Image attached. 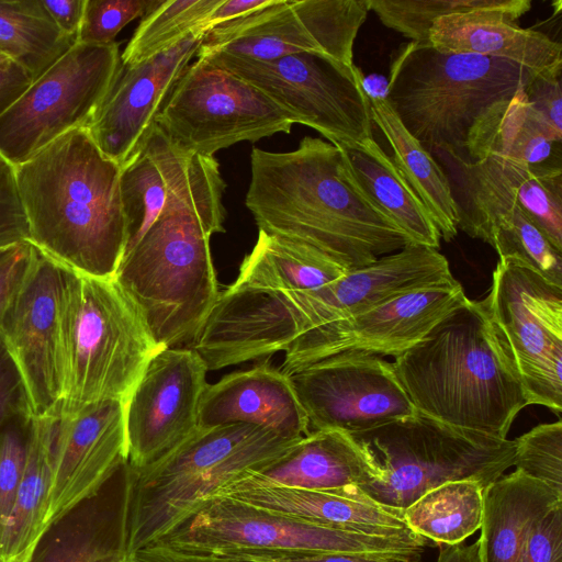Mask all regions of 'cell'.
Masks as SVG:
<instances>
[{"label":"cell","instance_id":"1","mask_svg":"<svg viewBox=\"0 0 562 562\" xmlns=\"http://www.w3.org/2000/svg\"><path fill=\"white\" fill-rule=\"evenodd\" d=\"M259 231L304 244L347 270L414 244L346 180L337 146L303 137L284 153L252 148L245 200Z\"/></svg>","mask_w":562,"mask_h":562},{"label":"cell","instance_id":"2","mask_svg":"<svg viewBox=\"0 0 562 562\" xmlns=\"http://www.w3.org/2000/svg\"><path fill=\"white\" fill-rule=\"evenodd\" d=\"M15 172L27 241L79 273L113 278L128 241L121 166L87 127L60 136Z\"/></svg>","mask_w":562,"mask_h":562},{"label":"cell","instance_id":"3","mask_svg":"<svg viewBox=\"0 0 562 562\" xmlns=\"http://www.w3.org/2000/svg\"><path fill=\"white\" fill-rule=\"evenodd\" d=\"M392 364L416 411L452 426L506 439L529 405L484 300L467 299Z\"/></svg>","mask_w":562,"mask_h":562},{"label":"cell","instance_id":"4","mask_svg":"<svg viewBox=\"0 0 562 562\" xmlns=\"http://www.w3.org/2000/svg\"><path fill=\"white\" fill-rule=\"evenodd\" d=\"M299 439L246 424L198 427L156 462L126 463L120 527L127 557L171 531L221 486L281 458Z\"/></svg>","mask_w":562,"mask_h":562},{"label":"cell","instance_id":"5","mask_svg":"<svg viewBox=\"0 0 562 562\" xmlns=\"http://www.w3.org/2000/svg\"><path fill=\"white\" fill-rule=\"evenodd\" d=\"M348 435L371 476L359 487L337 491L401 515L431 488L459 480L486 487L515 462L514 440L452 426L418 411Z\"/></svg>","mask_w":562,"mask_h":562},{"label":"cell","instance_id":"6","mask_svg":"<svg viewBox=\"0 0 562 562\" xmlns=\"http://www.w3.org/2000/svg\"><path fill=\"white\" fill-rule=\"evenodd\" d=\"M224 223L192 209L166 210L128 248L115 280L160 347L189 344L220 294L210 238Z\"/></svg>","mask_w":562,"mask_h":562},{"label":"cell","instance_id":"7","mask_svg":"<svg viewBox=\"0 0 562 562\" xmlns=\"http://www.w3.org/2000/svg\"><path fill=\"white\" fill-rule=\"evenodd\" d=\"M537 76L505 59L409 42L391 60L387 101L426 150L443 149L468 160L467 138L476 117Z\"/></svg>","mask_w":562,"mask_h":562},{"label":"cell","instance_id":"8","mask_svg":"<svg viewBox=\"0 0 562 562\" xmlns=\"http://www.w3.org/2000/svg\"><path fill=\"white\" fill-rule=\"evenodd\" d=\"M66 397L59 416L91 405L124 403L164 347L115 278L67 267L63 302Z\"/></svg>","mask_w":562,"mask_h":562},{"label":"cell","instance_id":"9","mask_svg":"<svg viewBox=\"0 0 562 562\" xmlns=\"http://www.w3.org/2000/svg\"><path fill=\"white\" fill-rule=\"evenodd\" d=\"M426 542V538L413 531L398 536H374L328 528L232 498L211 496L155 543L201 553H348L379 557L393 562H418Z\"/></svg>","mask_w":562,"mask_h":562},{"label":"cell","instance_id":"10","mask_svg":"<svg viewBox=\"0 0 562 562\" xmlns=\"http://www.w3.org/2000/svg\"><path fill=\"white\" fill-rule=\"evenodd\" d=\"M252 85L293 121L321 133L335 146L373 138L362 71L317 53L252 61L221 53L196 55Z\"/></svg>","mask_w":562,"mask_h":562},{"label":"cell","instance_id":"11","mask_svg":"<svg viewBox=\"0 0 562 562\" xmlns=\"http://www.w3.org/2000/svg\"><path fill=\"white\" fill-rule=\"evenodd\" d=\"M156 124L178 147L214 157L239 142L289 134L295 122L252 85L198 57L179 77Z\"/></svg>","mask_w":562,"mask_h":562},{"label":"cell","instance_id":"12","mask_svg":"<svg viewBox=\"0 0 562 562\" xmlns=\"http://www.w3.org/2000/svg\"><path fill=\"white\" fill-rule=\"evenodd\" d=\"M119 46L75 43L0 115V154L19 166L87 127L120 64Z\"/></svg>","mask_w":562,"mask_h":562},{"label":"cell","instance_id":"13","mask_svg":"<svg viewBox=\"0 0 562 562\" xmlns=\"http://www.w3.org/2000/svg\"><path fill=\"white\" fill-rule=\"evenodd\" d=\"M490 317L517 370L529 405L562 412V288L530 268L498 259Z\"/></svg>","mask_w":562,"mask_h":562},{"label":"cell","instance_id":"14","mask_svg":"<svg viewBox=\"0 0 562 562\" xmlns=\"http://www.w3.org/2000/svg\"><path fill=\"white\" fill-rule=\"evenodd\" d=\"M369 11V0H271L207 30L196 55L270 61L317 53L353 66V44Z\"/></svg>","mask_w":562,"mask_h":562},{"label":"cell","instance_id":"15","mask_svg":"<svg viewBox=\"0 0 562 562\" xmlns=\"http://www.w3.org/2000/svg\"><path fill=\"white\" fill-rule=\"evenodd\" d=\"M66 271L34 247L27 271L0 316V339L20 373L31 419L59 417L66 397Z\"/></svg>","mask_w":562,"mask_h":562},{"label":"cell","instance_id":"16","mask_svg":"<svg viewBox=\"0 0 562 562\" xmlns=\"http://www.w3.org/2000/svg\"><path fill=\"white\" fill-rule=\"evenodd\" d=\"M288 375L310 431L355 434L417 412L392 362L381 356L346 351Z\"/></svg>","mask_w":562,"mask_h":562},{"label":"cell","instance_id":"17","mask_svg":"<svg viewBox=\"0 0 562 562\" xmlns=\"http://www.w3.org/2000/svg\"><path fill=\"white\" fill-rule=\"evenodd\" d=\"M467 299L457 280L406 292L364 312L305 331L284 351L279 369L290 374L346 351L397 357L419 342Z\"/></svg>","mask_w":562,"mask_h":562},{"label":"cell","instance_id":"18","mask_svg":"<svg viewBox=\"0 0 562 562\" xmlns=\"http://www.w3.org/2000/svg\"><path fill=\"white\" fill-rule=\"evenodd\" d=\"M120 186L128 232L126 250L166 210L192 209L225 221L226 184L217 160L178 147L157 124L121 166Z\"/></svg>","mask_w":562,"mask_h":562},{"label":"cell","instance_id":"19","mask_svg":"<svg viewBox=\"0 0 562 562\" xmlns=\"http://www.w3.org/2000/svg\"><path fill=\"white\" fill-rule=\"evenodd\" d=\"M207 371L188 346L155 353L124 402L128 465L156 462L195 431Z\"/></svg>","mask_w":562,"mask_h":562},{"label":"cell","instance_id":"20","mask_svg":"<svg viewBox=\"0 0 562 562\" xmlns=\"http://www.w3.org/2000/svg\"><path fill=\"white\" fill-rule=\"evenodd\" d=\"M127 459L124 403L101 402L75 415L57 417L45 529L97 495Z\"/></svg>","mask_w":562,"mask_h":562},{"label":"cell","instance_id":"21","mask_svg":"<svg viewBox=\"0 0 562 562\" xmlns=\"http://www.w3.org/2000/svg\"><path fill=\"white\" fill-rule=\"evenodd\" d=\"M204 32L137 64L120 60L106 94L87 130L101 151L124 165L156 124L179 77L196 55Z\"/></svg>","mask_w":562,"mask_h":562},{"label":"cell","instance_id":"22","mask_svg":"<svg viewBox=\"0 0 562 562\" xmlns=\"http://www.w3.org/2000/svg\"><path fill=\"white\" fill-rule=\"evenodd\" d=\"M454 280L447 258L438 249L407 245L368 266L349 270L324 286L307 291L302 334L406 292Z\"/></svg>","mask_w":562,"mask_h":562},{"label":"cell","instance_id":"23","mask_svg":"<svg viewBox=\"0 0 562 562\" xmlns=\"http://www.w3.org/2000/svg\"><path fill=\"white\" fill-rule=\"evenodd\" d=\"M531 5L530 0H525L513 9L470 11L437 18L429 30L428 43L442 53L501 58L539 76L560 77L562 45L544 33L517 25Z\"/></svg>","mask_w":562,"mask_h":562},{"label":"cell","instance_id":"24","mask_svg":"<svg viewBox=\"0 0 562 562\" xmlns=\"http://www.w3.org/2000/svg\"><path fill=\"white\" fill-rule=\"evenodd\" d=\"M438 158L452 192L517 205L562 252V169H539L501 157L464 160L443 149Z\"/></svg>","mask_w":562,"mask_h":562},{"label":"cell","instance_id":"25","mask_svg":"<svg viewBox=\"0 0 562 562\" xmlns=\"http://www.w3.org/2000/svg\"><path fill=\"white\" fill-rule=\"evenodd\" d=\"M246 424L297 439L308 422L288 374L263 359L206 385L199 406V427Z\"/></svg>","mask_w":562,"mask_h":562},{"label":"cell","instance_id":"26","mask_svg":"<svg viewBox=\"0 0 562 562\" xmlns=\"http://www.w3.org/2000/svg\"><path fill=\"white\" fill-rule=\"evenodd\" d=\"M212 496L244 502L328 528L374 536H398L412 531L405 525L403 515L379 505L346 496L338 491L283 486L252 472L221 486Z\"/></svg>","mask_w":562,"mask_h":562},{"label":"cell","instance_id":"27","mask_svg":"<svg viewBox=\"0 0 562 562\" xmlns=\"http://www.w3.org/2000/svg\"><path fill=\"white\" fill-rule=\"evenodd\" d=\"M562 133L528 102L525 89L487 106L472 124L467 158L501 157L539 169H562Z\"/></svg>","mask_w":562,"mask_h":562},{"label":"cell","instance_id":"28","mask_svg":"<svg viewBox=\"0 0 562 562\" xmlns=\"http://www.w3.org/2000/svg\"><path fill=\"white\" fill-rule=\"evenodd\" d=\"M337 147L349 184L414 244L438 249L441 237L428 209L374 138Z\"/></svg>","mask_w":562,"mask_h":562},{"label":"cell","instance_id":"29","mask_svg":"<svg viewBox=\"0 0 562 562\" xmlns=\"http://www.w3.org/2000/svg\"><path fill=\"white\" fill-rule=\"evenodd\" d=\"M562 494L518 470L484 488V512L477 540L481 562H524L532 520Z\"/></svg>","mask_w":562,"mask_h":562},{"label":"cell","instance_id":"30","mask_svg":"<svg viewBox=\"0 0 562 562\" xmlns=\"http://www.w3.org/2000/svg\"><path fill=\"white\" fill-rule=\"evenodd\" d=\"M252 473L276 484L313 491L359 487L371 476L350 436L334 429L310 431L281 458Z\"/></svg>","mask_w":562,"mask_h":562},{"label":"cell","instance_id":"31","mask_svg":"<svg viewBox=\"0 0 562 562\" xmlns=\"http://www.w3.org/2000/svg\"><path fill=\"white\" fill-rule=\"evenodd\" d=\"M106 487L49 525L29 562H114L127 555L121 540V493L111 501Z\"/></svg>","mask_w":562,"mask_h":562},{"label":"cell","instance_id":"32","mask_svg":"<svg viewBox=\"0 0 562 562\" xmlns=\"http://www.w3.org/2000/svg\"><path fill=\"white\" fill-rule=\"evenodd\" d=\"M56 419L47 417L30 422L24 470L0 540V562H29L45 530Z\"/></svg>","mask_w":562,"mask_h":562},{"label":"cell","instance_id":"33","mask_svg":"<svg viewBox=\"0 0 562 562\" xmlns=\"http://www.w3.org/2000/svg\"><path fill=\"white\" fill-rule=\"evenodd\" d=\"M372 122L385 136L392 160L428 209L440 237L458 234V211L449 179L435 157L406 130L387 99L368 98Z\"/></svg>","mask_w":562,"mask_h":562},{"label":"cell","instance_id":"34","mask_svg":"<svg viewBox=\"0 0 562 562\" xmlns=\"http://www.w3.org/2000/svg\"><path fill=\"white\" fill-rule=\"evenodd\" d=\"M484 488L473 480L451 481L431 488L403 512L405 525L438 544L462 543L482 526Z\"/></svg>","mask_w":562,"mask_h":562},{"label":"cell","instance_id":"35","mask_svg":"<svg viewBox=\"0 0 562 562\" xmlns=\"http://www.w3.org/2000/svg\"><path fill=\"white\" fill-rule=\"evenodd\" d=\"M75 43L57 27L42 0H0V52L33 80Z\"/></svg>","mask_w":562,"mask_h":562},{"label":"cell","instance_id":"36","mask_svg":"<svg viewBox=\"0 0 562 562\" xmlns=\"http://www.w3.org/2000/svg\"><path fill=\"white\" fill-rule=\"evenodd\" d=\"M221 1H160L144 15L120 60L137 64L176 46L195 32L205 33V22Z\"/></svg>","mask_w":562,"mask_h":562},{"label":"cell","instance_id":"37","mask_svg":"<svg viewBox=\"0 0 562 562\" xmlns=\"http://www.w3.org/2000/svg\"><path fill=\"white\" fill-rule=\"evenodd\" d=\"M525 0H369L381 23L420 45H429V30L440 16L482 10L513 9Z\"/></svg>","mask_w":562,"mask_h":562},{"label":"cell","instance_id":"38","mask_svg":"<svg viewBox=\"0 0 562 562\" xmlns=\"http://www.w3.org/2000/svg\"><path fill=\"white\" fill-rule=\"evenodd\" d=\"M516 470L562 494V422L541 424L516 438Z\"/></svg>","mask_w":562,"mask_h":562},{"label":"cell","instance_id":"39","mask_svg":"<svg viewBox=\"0 0 562 562\" xmlns=\"http://www.w3.org/2000/svg\"><path fill=\"white\" fill-rule=\"evenodd\" d=\"M161 0H86L76 43L108 45L134 19L145 15Z\"/></svg>","mask_w":562,"mask_h":562},{"label":"cell","instance_id":"40","mask_svg":"<svg viewBox=\"0 0 562 562\" xmlns=\"http://www.w3.org/2000/svg\"><path fill=\"white\" fill-rule=\"evenodd\" d=\"M30 422L20 415L0 427V540L22 479Z\"/></svg>","mask_w":562,"mask_h":562},{"label":"cell","instance_id":"41","mask_svg":"<svg viewBox=\"0 0 562 562\" xmlns=\"http://www.w3.org/2000/svg\"><path fill=\"white\" fill-rule=\"evenodd\" d=\"M29 239L15 166L0 154V248Z\"/></svg>","mask_w":562,"mask_h":562},{"label":"cell","instance_id":"42","mask_svg":"<svg viewBox=\"0 0 562 562\" xmlns=\"http://www.w3.org/2000/svg\"><path fill=\"white\" fill-rule=\"evenodd\" d=\"M524 562H562V501L530 524Z\"/></svg>","mask_w":562,"mask_h":562},{"label":"cell","instance_id":"43","mask_svg":"<svg viewBox=\"0 0 562 562\" xmlns=\"http://www.w3.org/2000/svg\"><path fill=\"white\" fill-rule=\"evenodd\" d=\"M20 415L30 418L22 380L0 339V427Z\"/></svg>","mask_w":562,"mask_h":562},{"label":"cell","instance_id":"44","mask_svg":"<svg viewBox=\"0 0 562 562\" xmlns=\"http://www.w3.org/2000/svg\"><path fill=\"white\" fill-rule=\"evenodd\" d=\"M33 251V245L25 240L9 246L0 254V316L23 280Z\"/></svg>","mask_w":562,"mask_h":562},{"label":"cell","instance_id":"45","mask_svg":"<svg viewBox=\"0 0 562 562\" xmlns=\"http://www.w3.org/2000/svg\"><path fill=\"white\" fill-rule=\"evenodd\" d=\"M530 105L559 133H562L560 77L537 76L526 88Z\"/></svg>","mask_w":562,"mask_h":562},{"label":"cell","instance_id":"46","mask_svg":"<svg viewBox=\"0 0 562 562\" xmlns=\"http://www.w3.org/2000/svg\"><path fill=\"white\" fill-rule=\"evenodd\" d=\"M216 554H233L254 562H393L379 557L348 553L232 551Z\"/></svg>","mask_w":562,"mask_h":562},{"label":"cell","instance_id":"47","mask_svg":"<svg viewBox=\"0 0 562 562\" xmlns=\"http://www.w3.org/2000/svg\"><path fill=\"white\" fill-rule=\"evenodd\" d=\"M131 562H254L233 554L189 552L154 543L128 557Z\"/></svg>","mask_w":562,"mask_h":562},{"label":"cell","instance_id":"48","mask_svg":"<svg viewBox=\"0 0 562 562\" xmlns=\"http://www.w3.org/2000/svg\"><path fill=\"white\" fill-rule=\"evenodd\" d=\"M29 71L11 59L0 63V115L31 86Z\"/></svg>","mask_w":562,"mask_h":562},{"label":"cell","instance_id":"49","mask_svg":"<svg viewBox=\"0 0 562 562\" xmlns=\"http://www.w3.org/2000/svg\"><path fill=\"white\" fill-rule=\"evenodd\" d=\"M86 0H42L57 27L76 40L81 24Z\"/></svg>","mask_w":562,"mask_h":562},{"label":"cell","instance_id":"50","mask_svg":"<svg viewBox=\"0 0 562 562\" xmlns=\"http://www.w3.org/2000/svg\"><path fill=\"white\" fill-rule=\"evenodd\" d=\"M271 0H222L209 15L204 30L231 21L269 4Z\"/></svg>","mask_w":562,"mask_h":562},{"label":"cell","instance_id":"51","mask_svg":"<svg viewBox=\"0 0 562 562\" xmlns=\"http://www.w3.org/2000/svg\"><path fill=\"white\" fill-rule=\"evenodd\" d=\"M440 546L437 562H481L479 542L472 544Z\"/></svg>","mask_w":562,"mask_h":562},{"label":"cell","instance_id":"52","mask_svg":"<svg viewBox=\"0 0 562 562\" xmlns=\"http://www.w3.org/2000/svg\"><path fill=\"white\" fill-rule=\"evenodd\" d=\"M362 86L368 98L387 99L389 80L379 75L362 78Z\"/></svg>","mask_w":562,"mask_h":562},{"label":"cell","instance_id":"53","mask_svg":"<svg viewBox=\"0 0 562 562\" xmlns=\"http://www.w3.org/2000/svg\"><path fill=\"white\" fill-rule=\"evenodd\" d=\"M114 562H131V560H130V558L127 555H124V557L120 558L119 560H116Z\"/></svg>","mask_w":562,"mask_h":562},{"label":"cell","instance_id":"54","mask_svg":"<svg viewBox=\"0 0 562 562\" xmlns=\"http://www.w3.org/2000/svg\"><path fill=\"white\" fill-rule=\"evenodd\" d=\"M7 59H9V58L0 52V63L4 61Z\"/></svg>","mask_w":562,"mask_h":562},{"label":"cell","instance_id":"55","mask_svg":"<svg viewBox=\"0 0 562 562\" xmlns=\"http://www.w3.org/2000/svg\"><path fill=\"white\" fill-rule=\"evenodd\" d=\"M8 247H9V246H8ZM8 247L0 248V254H1L5 248H8Z\"/></svg>","mask_w":562,"mask_h":562}]
</instances>
